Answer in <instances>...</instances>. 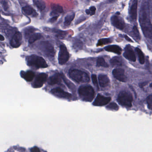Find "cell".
<instances>
[{
  "label": "cell",
  "instance_id": "obj_12",
  "mask_svg": "<svg viewBox=\"0 0 152 152\" xmlns=\"http://www.w3.org/2000/svg\"><path fill=\"white\" fill-rule=\"evenodd\" d=\"M124 56L129 61L135 62L136 60L135 53L130 46H127L125 48Z\"/></svg>",
  "mask_w": 152,
  "mask_h": 152
},
{
  "label": "cell",
  "instance_id": "obj_29",
  "mask_svg": "<svg viewBox=\"0 0 152 152\" xmlns=\"http://www.w3.org/2000/svg\"><path fill=\"white\" fill-rule=\"evenodd\" d=\"M96 8L94 6H92L90 8L89 10H86V13L88 15H93L95 14L96 13Z\"/></svg>",
  "mask_w": 152,
  "mask_h": 152
},
{
  "label": "cell",
  "instance_id": "obj_17",
  "mask_svg": "<svg viewBox=\"0 0 152 152\" xmlns=\"http://www.w3.org/2000/svg\"><path fill=\"white\" fill-rule=\"evenodd\" d=\"M21 74L22 78H24L27 82H31L32 81L35 76L34 73L32 71H28L26 72L24 71H22Z\"/></svg>",
  "mask_w": 152,
  "mask_h": 152
},
{
  "label": "cell",
  "instance_id": "obj_21",
  "mask_svg": "<svg viewBox=\"0 0 152 152\" xmlns=\"http://www.w3.org/2000/svg\"><path fill=\"white\" fill-rule=\"evenodd\" d=\"M75 14L73 12H70L69 14H68L65 17V21H64V25L66 26L69 25L71 22L74 19Z\"/></svg>",
  "mask_w": 152,
  "mask_h": 152
},
{
  "label": "cell",
  "instance_id": "obj_22",
  "mask_svg": "<svg viewBox=\"0 0 152 152\" xmlns=\"http://www.w3.org/2000/svg\"><path fill=\"white\" fill-rule=\"evenodd\" d=\"M34 4L37 8L40 10L43 11L46 7V3L43 0H33Z\"/></svg>",
  "mask_w": 152,
  "mask_h": 152
},
{
  "label": "cell",
  "instance_id": "obj_8",
  "mask_svg": "<svg viewBox=\"0 0 152 152\" xmlns=\"http://www.w3.org/2000/svg\"><path fill=\"white\" fill-rule=\"evenodd\" d=\"M112 74L114 77L119 81L122 82H126L127 81L125 70L122 68H116L113 70Z\"/></svg>",
  "mask_w": 152,
  "mask_h": 152
},
{
  "label": "cell",
  "instance_id": "obj_13",
  "mask_svg": "<svg viewBox=\"0 0 152 152\" xmlns=\"http://www.w3.org/2000/svg\"><path fill=\"white\" fill-rule=\"evenodd\" d=\"M51 92L55 96L61 98H70L71 97V95L63 91L60 88H54L51 90Z\"/></svg>",
  "mask_w": 152,
  "mask_h": 152
},
{
  "label": "cell",
  "instance_id": "obj_14",
  "mask_svg": "<svg viewBox=\"0 0 152 152\" xmlns=\"http://www.w3.org/2000/svg\"><path fill=\"white\" fill-rule=\"evenodd\" d=\"M137 0H134L131 7L130 8V16L132 20H136L137 18Z\"/></svg>",
  "mask_w": 152,
  "mask_h": 152
},
{
  "label": "cell",
  "instance_id": "obj_7",
  "mask_svg": "<svg viewBox=\"0 0 152 152\" xmlns=\"http://www.w3.org/2000/svg\"><path fill=\"white\" fill-rule=\"evenodd\" d=\"M42 51L48 56L53 57L54 55V50L52 45L48 42L44 41L40 43Z\"/></svg>",
  "mask_w": 152,
  "mask_h": 152
},
{
  "label": "cell",
  "instance_id": "obj_38",
  "mask_svg": "<svg viewBox=\"0 0 152 152\" xmlns=\"http://www.w3.org/2000/svg\"><path fill=\"white\" fill-rule=\"evenodd\" d=\"M114 1H115V0H109V2H114Z\"/></svg>",
  "mask_w": 152,
  "mask_h": 152
},
{
  "label": "cell",
  "instance_id": "obj_28",
  "mask_svg": "<svg viewBox=\"0 0 152 152\" xmlns=\"http://www.w3.org/2000/svg\"><path fill=\"white\" fill-rule=\"evenodd\" d=\"M112 42V40L109 39H100L98 41V43L97 46H100L105 45V44H108Z\"/></svg>",
  "mask_w": 152,
  "mask_h": 152
},
{
  "label": "cell",
  "instance_id": "obj_25",
  "mask_svg": "<svg viewBox=\"0 0 152 152\" xmlns=\"http://www.w3.org/2000/svg\"><path fill=\"white\" fill-rule=\"evenodd\" d=\"M96 65L97 66H102L104 68H108L109 65L105 61L104 59L103 58H99L97 60Z\"/></svg>",
  "mask_w": 152,
  "mask_h": 152
},
{
  "label": "cell",
  "instance_id": "obj_9",
  "mask_svg": "<svg viewBox=\"0 0 152 152\" xmlns=\"http://www.w3.org/2000/svg\"><path fill=\"white\" fill-rule=\"evenodd\" d=\"M111 100L110 97H105L103 96L98 94L93 104L96 106H102L108 104L111 101Z\"/></svg>",
  "mask_w": 152,
  "mask_h": 152
},
{
  "label": "cell",
  "instance_id": "obj_24",
  "mask_svg": "<svg viewBox=\"0 0 152 152\" xmlns=\"http://www.w3.org/2000/svg\"><path fill=\"white\" fill-rule=\"evenodd\" d=\"M42 37V35H41V34L39 33L34 34L31 36L29 38V42L30 44H32L33 43L35 42L36 41L41 39Z\"/></svg>",
  "mask_w": 152,
  "mask_h": 152
},
{
  "label": "cell",
  "instance_id": "obj_19",
  "mask_svg": "<svg viewBox=\"0 0 152 152\" xmlns=\"http://www.w3.org/2000/svg\"><path fill=\"white\" fill-rule=\"evenodd\" d=\"M105 50L107 51L114 53L117 54H120L122 52L121 48L117 45H110L105 48Z\"/></svg>",
  "mask_w": 152,
  "mask_h": 152
},
{
  "label": "cell",
  "instance_id": "obj_10",
  "mask_svg": "<svg viewBox=\"0 0 152 152\" xmlns=\"http://www.w3.org/2000/svg\"><path fill=\"white\" fill-rule=\"evenodd\" d=\"M22 36L20 32H17L12 37L10 42V45L13 48L19 47L22 42Z\"/></svg>",
  "mask_w": 152,
  "mask_h": 152
},
{
  "label": "cell",
  "instance_id": "obj_31",
  "mask_svg": "<svg viewBox=\"0 0 152 152\" xmlns=\"http://www.w3.org/2000/svg\"><path fill=\"white\" fill-rule=\"evenodd\" d=\"M107 108H108L109 109H112V110H117L119 109L118 106L117 104V103H112L108 105V106L107 107Z\"/></svg>",
  "mask_w": 152,
  "mask_h": 152
},
{
  "label": "cell",
  "instance_id": "obj_3",
  "mask_svg": "<svg viewBox=\"0 0 152 152\" xmlns=\"http://www.w3.org/2000/svg\"><path fill=\"white\" fill-rule=\"evenodd\" d=\"M69 74L71 78L77 83H86L89 81V77L87 73L77 69L70 70Z\"/></svg>",
  "mask_w": 152,
  "mask_h": 152
},
{
  "label": "cell",
  "instance_id": "obj_37",
  "mask_svg": "<svg viewBox=\"0 0 152 152\" xmlns=\"http://www.w3.org/2000/svg\"><path fill=\"white\" fill-rule=\"evenodd\" d=\"M5 40V37L3 36L0 34V41H4Z\"/></svg>",
  "mask_w": 152,
  "mask_h": 152
},
{
  "label": "cell",
  "instance_id": "obj_36",
  "mask_svg": "<svg viewBox=\"0 0 152 152\" xmlns=\"http://www.w3.org/2000/svg\"><path fill=\"white\" fill-rule=\"evenodd\" d=\"M125 39H126L128 41H129V42H132V40H131V39H130V38L128 37V36L126 35H125Z\"/></svg>",
  "mask_w": 152,
  "mask_h": 152
},
{
  "label": "cell",
  "instance_id": "obj_2",
  "mask_svg": "<svg viewBox=\"0 0 152 152\" xmlns=\"http://www.w3.org/2000/svg\"><path fill=\"white\" fill-rule=\"evenodd\" d=\"M78 92L81 99L85 101H92L95 97L94 90L90 86H82L79 89Z\"/></svg>",
  "mask_w": 152,
  "mask_h": 152
},
{
  "label": "cell",
  "instance_id": "obj_11",
  "mask_svg": "<svg viewBox=\"0 0 152 152\" xmlns=\"http://www.w3.org/2000/svg\"><path fill=\"white\" fill-rule=\"evenodd\" d=\"M111 21L113 25L118 29L122 30L125 27V21L121 17L114 16L111 18Z\"/></svg>",
  "mask_w": 152,
  "mask_h": 152
},
{
  "label": "cell",
  "instance_id": "obj_30",
  "mask_svg": "<svg viewBox=\"0 0 152 152\" xmlns=\"http://www.w3.org/2000/svg\"><path fill=\"white\" fill-rule=\"evenodd\" d=\"M132 33H133V35L134 36V37H135L136 39H138V40L140 39V34L139 33L138 31L137 30L136 26L134 27V28L132 30Z\"/></svg>",
  "mask_w": 152,
  "mask_h": 152
},
{
  "label": "cell",
  "instance_id": "obj_20",
  "mask_svg": "<svg viewBox=\"0 0 152 152\" xmlns=\"http://www.w3.org/2000/svg\"><path fill=\"white\" fill-rule=\"evenodd\" d=\"M61 77L60 76V74H56L53 76H51V77L49 78L48 83L49 84L53 85L59 83L61 82Z\"/></svg>",
  "mask_w": 152,
  "mask_h": 152
},
{
  "label": "cell",
  "instance_id": "obj_4",
  "mask_svg": "<svg viewBox=\"0 0 152 152\" xmlns=\"http://www.w3.org/2000/svg\"><path fill=\"white\" fill-rule=\"evenodd\" d=\"M133 97L132 95L128 92L122 91L120 92L117 98V101L120 104L127 108L132 107Z\"/></svg>",
  "mask_w": 152,
  "mask_h": 152
},
{
  "label": "cell",
  "instance_id": "obj_27",
  "mask_svg": "<svg viewBox=\"0 0 152 152\" xmlns=\"http://www.w3.org/2000/svg\"><path fill=\"white\" fill-rule=\"evenodd\" d=\"M35 31V29H34L33 28L29 27L28 28L26 29V30H25V37H26V38L29 37H30L31 35L33 34Z\"/></svg>",
  "mask_w": 152,
  "mask_h": 152
},
{
  "label": "cell",
  "instance_id": "obj_35",
  "mask_svg": "<svg viewBox=\"0 0 152 152\" xmlns=\"http://www.w3.org/2000/svg\"><path fill=\"white\" fill-rule=\"evenodd\" d=\"M31 152H39L40 150L37 147H34L31 149Z\"/></svg>",
  "mask_w": 152,
  "mask_h": 152
},
{
  "label": "cell",
  "instance_id": "obj_5",
  "mask_svg": "<svg viewBox=\"0 0 152 152\" xmlns=\"http://www.w3.org/2000/svg\"><path fill=\"white\" fill-rule=\"evenodd\" d=\"M69 54L66 46L63 45H62L60 46L58 57L59 64L62 65L65 64L69 60Z\"/></svg>",
  "mask_w": 152,
  "mask_h": 152
},
{
  "label": "cell",
  "instance_id": "obj_33",
  "mask_svg": "<svg viewBox=\"0 0 152 152\" xmlns=\"http://www.w3.org/2000/svg\"><path fill=\"white\" fill-rule=\"evenodd\" d=\"M147 102L148 105V108L150 110L152 109V96L150 95L147 98Z\"/></svg>",
  "mask_w": 152,
  "mask_h": 152
},
{
  "label": "cell",
  "instance_id": "obj_18",
  "mask_svg": "<svg viewBox=\"0 0 152 152\" xmlns=\"http://www.w3.org/2000/svg\"><path fill=\"white\" fill-rule=\"evenodd\" d=\"M22 10L24 13L27 15H32L33 17H35L37 16V14L35 10L30 6L27 5L24 6L22 8Z\"/></svg>",
  "mask_w": 152,
  "mask_h": 152
},
{
  "label": "cell",
  "instance_id": "obj_16",
  "mask_svg": "<svg viewBox=\"0 0 152 152\" xmlns=\"http://www.w3.org/2000/svg\"><path fill=\"white\" fill-rule=\"evenodd\" d=\"M99 83L101 87H105L109 84L110 80L108 77L105 74H100L98 77Z\"/></svg>",
  "mask_w": 152,
  "mask_h": 152
},
{
  "label": "cell",
  "instance_id": "obj_6",
  "mask_svg": "<svg viewBox=\"0 0 152 152\" xmlns=\"http://www.w3.org/2000/svg\"><path fill=\"white\" fill-rule=\"evenodd\" d=\"M48 78V74L44 73L38 74L35 81L32 83V86L34 88H40L46 82Z\"/></svg>",
  "mask_w": 152,
  "mask_h": 152
},
{
  "label": "cell",
  "instance_id": "obj_23",
  "mask_svg": "<svg viewBox=\"0 0 152 152\" xmlns=\"http://www.w3.org/2000/svg\"><path fill=\"white\" fill-rule=\"evenodd\" d=\"M110 63L112 66H120L122 65V60L120 58L115 57L110 60Z\"/></svg>",
  "mask_w": 152,
  "mask_h": 152
},
{
  "label": "cell",
  "instance_id": "obj_1",
  "mask_svg": "<svg viewBox=\"0 0 152 152\" xmlns=\"http://www.w3.org/2000/svg\"><path fill=\"white\" fill-rule=\"evenodd\" d=\"M26 61L28 66L36 69L48 67L47 63L43 58L34 54L28 56L26 58Z\"/></svg>",
  "mask_w": 152,
  "mask_h": 152
},
{
  "label": "cell",
  "instance_id": "obj_34",
  "mask_svg": "<svg viewBox=\"0 0 152 152\" xmlns=\"http://www.w3.org/2000/svg\"><path fill=\"white\" fill-rule=\"evenodd\" d=\"M58 18V16H53V17L51 18L50 20V22L51 23H54L57 20Z\"/></svg>",
  "mask_w": 152,
  "mask_h": 152
},
{
  "label": "cell",
  "instance_id": "obj_15",
  "mask_svg": "<svg viewBox=\"0 0 152 152\" xmlns=\"http://www.w3.org/2000/svg\"><path fill=\"white\" fill-rule=\"evenodd\" d=\"M51 8L52 11L50 14V15L52 17L59 15V14H61L63 12V7L60 5L53 4L51 5Z\"/></svg>",
  "mask_w": 152,
  "mask_h": 152
},
{
  "label": "cell",
  "instance_id": "obj_26",
  "mask_svg": "<svg viewBox=\"0 0 152 152\" xmlns=\"http://www.w3.org/2000/svg\"><path fill=\"white\" fill-rule=\"evenodd\" d=\"M136 51L137 52V54L138 55L139 59L140 64H143L145 63V57H144V54L142 52V51L138 48H136Z\"/></svg>",
  "mask_w": 152,
  "mask_h": 152
},
{
  "label": "cell",
  "instance_id": "obj_32",
  "mask_svg": "<svg viewBox=\"0 0 152 152\" xmlns=\"http://www.w3.org/2000/svg\"><path fill=\"white\" fill-rule=\"evenodd\" d=\"M92 78V80L93 82V84L95 85V87H96V88L99 89V85H98V81L97 79V77L95 74H92L91 76Z\"/></svg>",
  "mask_w": 152,
  "mask_h": 152
}]
</instances>
